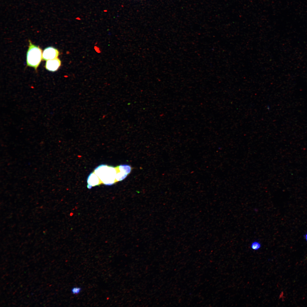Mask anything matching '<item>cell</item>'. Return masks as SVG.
I'll return each instance as SVG.
<instances>
[{
  "mask_svg": "<svg viewBox=\"0 0 307 307\" xmlns=\"http://www.w3.org/2000/svg\"><path fill=\"white\" fill-rule=\"evenodd\" d=\"M82 290L81 288L79 287H74L71 290V293L73 294H77L80 293Z\"/></svg>",
  "mask_w": 307,
  "mask_h": 307,
  "instance_id": "cell-8",
  "label": "cell"
},
{
  "mask_svg": "<svg viewBox=\"0 0 307 307\" xmlns=\"http://www.w3.org/2000/svg\"><path fill=\"white\" fill-rule=\"evenodd\" d=\"M117 167L116 180L118 182L125 179L130 173L132 168L128 165H120Z\"/></svg>",
  "mask_w": 307,
  "mask_h": 307,
  "instance_id": "cell-3",
  "label": "cell"
},
{
  "mask_svg": "<svg viewBox=\"0 0 307 307\" xmlns=\"http://www.w3.org/2000/svg\"><path fill=\"white\" fill-rule=\"evenodd\" d=\"M59 52L56 49L52 47H47L43 50L42 53V59L47 61L57 58Z\"/></svg>",
  "mask_w": 307,
  "mask_h": 307,
  "instance_id": "cell-4",
  "label": "cell"
},
{
  "mask_svg": "<svg viewBox=\"0 0 307 307\" xmlns=\"http://www.w3.org/2000/svg\"><path fill=\"white\" fill-rule=\"evenodd\" d=\"M94 172L98 177L101 184L111 185L117 182V166L101 164L96 168Z\"/></svg>",
  "mask_w": 307,
  "mask_h": 307,
  "instance_id": "cell-1",
  "label": "cell"
},
{
  "mask_svg": "<svg viewBox=\"0 0 307 307\" xmlns=\"http://www.w3.org/2000/svg\"><path fill=\"white\" fill-rule=\"evenodd\" d=\"M29 42L26 55L27 64L36 70L42 59V50L39 46L32 44L30 41Z\"/></svg>",
  "mask_w": 307,
  "mask_h": 307,
  "instance_id": "cell-2",
  "label": "cell"
},
{
  "mask_svg": "<svg viewBox=\"0 0 307 307\" xmlns=\"http://www.w3.org/2000/svg\"><path fill=\"white\" fill-rule=\"evenodd\" d=\"M61 65V61L58 58L47 61L45 67L47 70L54 72L57 70Z\"/></svg>",
  "mask_w": 307,
  "mask_h": 307,
  "instance_id": "cell-5",
  "label": "cell"
},
{
  "mask_svg": "<svg viewBox=\"0 0 307 307\" xmlns=\"http://www.w3.org/2000/svg\"><path fill=\"white\" fill-rule=\"evenodd\" d=\"M87 182V187L89 189L102 184L98 177L94 172L91 173L88 176Z\"/></svg>",
  "mask_w": 307,
  "mask_h": 307,
  "instance_id": "cell-6",
  "label": "cell"
},
{
  "mask_svg": "<svg viewBox=\"0 0 307 307\" xmlns=\"http://www.w3.org/2000/svg\"><path fill=\"white\" fill-rule=\"evenodd\" d=\"M304 237L305 240L307 241V232L304 234Z\"/></svg>",
  "mask_w": 307,
  "mask_h": 307,
  "instance_id": "cell-9",
  "label": "cell"
},
{
  "mask_svg": "<svg viewBox=\"0 0 307 307\" xmlns=\"http://www.w3.org/2000/svg\"><path fill=\"white\" fill-rule=\"evenodd\" d=\"M250 247L252 250H257L260 248L261 244L258 242L255 241L252 243Z\"/></svg>",
  "mask_w": 307,
  "mask_h": 307,
  "instance_id": "cell-7",
  "label": "cell"
}]
</instances>
